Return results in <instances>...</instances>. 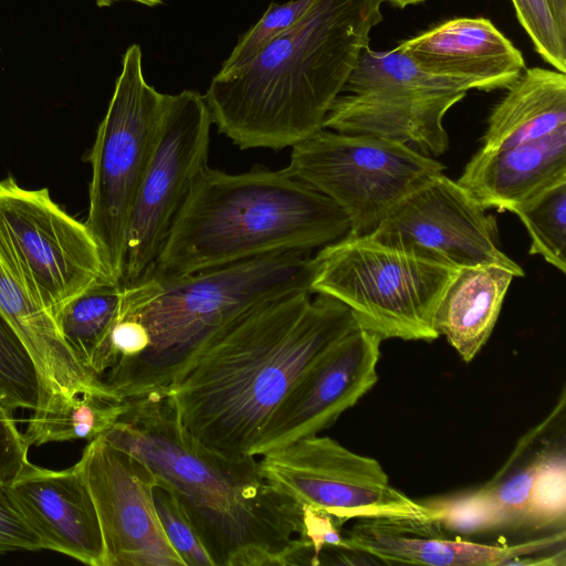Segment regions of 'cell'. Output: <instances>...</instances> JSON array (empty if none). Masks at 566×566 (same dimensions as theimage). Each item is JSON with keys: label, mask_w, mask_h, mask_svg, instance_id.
I'll return each instance as SVG.
<instances>
[{"label": "cell", "mask_w": 566, "mask_h": 566, "mask_svg": "<svg viewBox=\"0 0 566 566\" xmlns=\"http://www.w3.org/2000/svg\"><path fill=\"white\" fill-rule=\"evenodd\" d=\"M349 232L333 200L284 169L232 175L207 166L147 276L174 279L269 253L312 251Z\"/></svg>", "instance_id": "277c9868"}, {"label": "cell", "mask_w": 566, "mask_h": 566, "mask_svg": "<svg viewBox=\"0 0 566 566\" xmlns=\"http://www.w3.org/2000/svg\"><path fill=\"white\" fill-rule=\"evenodd\" d=\"M422 71L468 90L507 88L526 69L522 52L486 18H455L397 46Z\"/></svg>", "instance_id": "ac0fdd59"}, {"label": "cell", "mask_w": 566, "mask_h": 566, "mask_svg": "<svg viewBox=\"0 0 566 566\" xmlns=\"http://www.w3.org/2000/svg\"><path fill=\"white\" fill-rule=\"evenodd\" d=\"M514 213L525 226L531 238L528 253L538 254L559 270L566 272V180L554 184L528 201Z\"/></svg>", "instance_id": "d4e9b609"}, {"label": "cell", "mask_w": 566, "mask_h": 566, "mask_svg": "<svg viewBox=\"0 0 566 566\" xmlns=\"http://www.w3.org/2000/svg\"><path fill=\"white\" fill-rule=\"evenodd\" d=\"M566 513V459L564 448L548 444L542 452L531 485L522 526H564Z\"/></svg>", "instance_id": "484cf974"}, {"label": "cell", "mask_w": 566, "mask_h": 566, "mask_svg": "<svg viewBox=\"0 0 566 566\" xmlns=\"http://www.w3.org/2000/svg\"><path fill=\"white\" fill-rule=\"evenodd\" d=\"M423 503L432 509L434 521L447 533L478 535L509 527L506 517L483 486Z\"/></svg>", "instance_id": "83f0119b"}, {"label": "cell", "mask_w": 566, "mask_h": 566, "mask_svg": "<svg viewBox=\"0 0 566 566\" xmlns=\"http://www.w3.org/2000/svg\"><path fill=\"white\" fill-rule=\"evenodd\" d=\"M0 260L54 317L95 282L109 279L84 222L61 208L48 188L0 180Z\"/></svg>", "instance_id": "30bf717a"}, {"label": "cell", "mask_w": 566, "mask_h": 566, "mask_svg": "<svg viewBox=\"0 0 566 566\" xmlns=\"http://www.w3.org/2000/svg\"><path fill=\"white\" fill-rule=\"evenodd\" d=\"M261 458V473L272 488L342 525L366 518L434 520L430 506L390 484L377 460L331 437L307 436Z\"/></svg>", "instance_id": "8fae6325"}, {"label": "cell", "mask_w": 566, "mask_h": 566, "mask_svg": "<svg viewBox=\"0 0 566 566\" xmlns=\"http://www.w3.org/2000/svg\"><path fill=\"white\" fill-rule=\"evenodd\" d=\"M212 120L205 96L168 95L156 147L129 220L120 283L135 284L153 270L176 217L208 166Z\"/></svg>", "instance_id": "7c38bea8"}, {"label": "cell", "mask_w": 566, "mask_h": 566, "mask_svg": "<svg viewBox=\"0 0 566 566\" xmlns=\"http://www.w3.org/2000/svg\"><path fill=\"white\" fill-rule=\"evenodd\" d=\"M340 549L384 564L497 566L531 564V556L565 539V532L514 545H490L453 538L434 520L366 518L344 534Z\"/></svg>", "instance_id": "2e32d148"}, {"label": "cell", "mask_w": 566, "mask_h": 566, "mask_svg": "<svg viewBox=\"0 0 566 566\" xmlns=\"http://www.w3.org/2000/svg\"><path fill=\"white\" fill-rule=\"evenodd\" d=\"M104 437L143 460L178 499L214 566L307 565L302 511L251 454L213 450L180 423L164 388L130 399Z\"/></svg>", "instance_id": "7a4b0ae2"}, {"label": "cell", "mask_w": 566, "mask_h": 566, "mask_svg": "<svg viewBox=\"0 0 566 566\" xmlns=\"http://www.w3.org/2000/svg\"><path fill=\"white\" fill-rule=\"evenodd\" d=\"M314 274L311 251L291 250L124 285L119 314L144 326L149 345L139 357L111 369L104 382L119 400L166 386L180 360L211 331L261 301L311 291Z\"/></svg>", "instance_id": "5b68a950"}, {"label": "cell", "mask_w": 566, "mask_h": 566, "mask_svg": "<svg viewBox=\"0 0 566 566\" xmlns=\"http://www.w3.org/2000/svg\"><path fill=\"white\" fill-rule=\"evenodd\" d=\"M387 0H315L245 67L214 75L212 124L240 149L292 147L323 128Z\"/></svg>", "instance_id": "3957f363"}, {"label": "cell", "mask_w": 566, "mask_h": 566, "mask_svg": "<svg viewBox=\"0 0 566 566\" xmlns=\"http://www.w3.org/2000/svg\"><path fill=\"white\" fill-rule=\"evenodd\" d=\"M283 169L333 200L348 218L349 234L365 237L444 166L396 140L322 128L292 146Z\"/></svg>", "instance_id": "ba28073f"}, {"label": "cell", "mask_w": 566, "mask_h": 566, "mask_svg": "<svg viewBox=\"0 0 566 566\" xmlns=\"http://www.w3.org/2000/svg\"><path fill=\"white\" fill-rule=\"evenodd\" d=\"M43 549L41 537L22 514L7 483L0 482V555Z\"/></svg>", "instance_id": "1f68e13d"}, {"label": "cell", "mask_w": 566, "mask_h": 566, "mask_svg": "<svg viewBox=\"0 0 566 566\" xmlns=\"http://www.w3.org/2000/svg\"><path fill=\"white\" fill-rule=\"evenodd\" d=\"M168 95L147 83L140 46H128L88 155L92 178L84 223L113 281H122L130 216L156 147Z\"/></svg>", "instance_id": "52a82bcc"}, {"label": "cell", "mask_w": 566, "mask_h": 566, "mask_svg": "<svg viewBox=\"0 0 566 566\" xmlns=\"http://www.w3.org/2000/svg\"><path fill=\"white\" fill-rule=\"evenodd\" d=\"M314 261L311 292L345 304L359 327L382 340L439 337L436 311L457 269L352 234L321 248Z\"/></svg>", "instance_id": "8992f818"}, {"label": "cell", "mask_w": 566, "mask_h": 566, "mask_svg": "<svg viewBox=\"0 0 566 566\" xmlns=\"http://www.w3.org/2000/svg\"><path fill=\"white\" fill-rule=\"evenodd\" d=\"M314 1L272 2L261 19L239 38L217 75L226 76L250 64L270 42L296 22Z\"/></svg>", "instance_id": "f1b7e54d"}, {"label": "cell", "mask_w": 566, "mask_h": 566, "mask_svg": "<svg viewBox=\"0 0 566 566\" xmlns=\"http://www.w3.org/2000/svg\"><path fill=\"white\" fill-rule=\"evenodd\" d=\"M95 1L98 7L103 8V7H109L114 2L125 1V0H95ZM127 1L137 2V3L144 4V6H148V7H155V6L163 3V0H127Z\"/></svg>", "instance_id": "e575fe53"}, {"label": "cell", "mask_w": 566, "mask_h": 566, "mask_svg": "<svg viewBox=\"0 0 566 566\" xmlns=\"http://www.w3.org/2000/svg\"><path fill=\"white\" fill-rule=\"evenodd\" d=\"M93 497L104 542V566H185L159 522L155 473L104 434L75 463Z\"/></svg>", "instance_id": "5bb4252c"}, {"label": "cell", "mask_w": 566, "mask_h": 566, "mask_svg": "<svg viewBox=\"0 0 566 566\" xmlns=\"http://www.w3.org/2000/svg\"><path fill=\"white\" fill-rule=\"evenodd\" d=\"M370 237L457 270L496 264L524 276L499 248L494 217L443 174L399 201Z\"/></svg>", "instance_id": "4fadbf2b"}, {"label": "cell", "mask_w": 566, "mask_h": 566, "mask_svg": "<svg viewBox=\"0 0 566 566\" xmlns=\"http://www.w3.org/2000/svg\"><path fill=\"white\" fill-rule=\"evenodd\" d=\"M566 133V74L525 69L492 109L483 149L504 148Z\"/></svg>", "instance_id": "44dd1931"}, {"label": "cell", "mask_w": 566, "mask_h": 566, "mask_svg": "<svg viewBox=\"0 0 566 566\" xmlns=\"http://www.w3.org/2000/svg\"><path fill=\"white\" fill-rule=\"evenodd\" d=\"M468 91L458 82L422 71L397 46L389 51L367 46L323 128L374 135L430 157L440 156L449 148L443 117Z\"/></svg>", "instance_id": "9c48e42d"}, {"label": "cell", "mask_w": 566, "mask_h": 566, "mask_svg": "<svg viewBox=\"0 0 566 566\" xmlns=\"http://www.w3.org/2000/svg\"><path fill=\"white\" fill-rule=\"evenodd\" d=\"M387 1H389L392 6H395L397 8L403 9L407 6L418 4V3L424 2L427 0H387Z\"/></svg>", "instance_id": "d590c367"}, {"label": "cell", "mask_w": 566, "mask_h": 566, "mask_svg": "<svg viewBox=\"0 0 566 566\" xmlns=\"http://www.w3.org/2000/svg\"><path fill=\"white\" fill-rule=\"evenodd\" d=\"M517 20L536 52L555 70L566 73V31L555 17L549 0H512Z\"/></svg>", "instance_id": "4dcf8cb0"}, {"label": "cell", "mask_w": 566, "mask_h": 566, "mask_svg": "<svg viewBox=\"0 0 566 566\" xmlns=\"http://www.w3.org/2000/svg\"><path fill=\"white\" fill-rule=\"evenodd\" d=\"M7 488L45 549L90 566H104L96 507L77 467L43 468L28 461Z\"/></svg>", "instance_id": "e0dca14e"}, {"label": "cell", "mask_w": 566, "mask_h": 566, "mask_svg": "<svg viewBox=\"0 0 566 566\" xmlns=\"http://www.w3.org/2000/svg\"><path fill=\"white\" fill-rule=\"evenodd\" d=\"M514 277L510 269L484 264L459 269L449 283L434 326L463 361L470 363L490 338Z\"/></svg>", "instance_id": "7402d4cb"}, {"label": "cell", "mask_w": 566, "mask_h": 566, "mask_svg": "<svg viewBox=\"0 0 566 566\" xmlns=\"http://www.w3.org/2000/svg\"><path fill=\"white\" fill-rule=\"evenodd\" d=\"M0 313L28 350L39 378L33 412H55L83 394L116 399L107 385L88 374L66 344L55 317L39 304L0 260Z\"/></svg>", "instance_id": "d6986e66"}, {"label": "cell", "mask_w": 566, "mask_h": 566, "mask_svg": "<svg viewBox=\"0 0 566 566\" xmlns=\"http://www.w3.org/2000/svg\"><path fill=\"white\" fill-rule=\"evenodd\" d=\"M559 27L566 31V0H549Z\"/></svg>", "instance_id": "836d02e7"}, {"label": "cell", "mask_w": 566, "mask_h": 566, "mask_svg": "<svg viewBox=\"0 0 566 566\" xmlns=\"http://www.w3.org/2000/svg\"><path fill=\"white\" fill-rule=\"evenodd\" d=\"M128 406V400L83 394L63 410L32 412L22 433L29 448L76 439L91 441L115 426Z\"/></svg>", "instance_id": "cb8c5ba5"}, {"label": "cell", "mask_w": 566, "mask_h": 566, "mask_svg": "<svg viewBox=\"0 0 566 566\" xmlns=\"http://www.w3.org/2000/svg\"><path fill=\"white\" fill-rule=\"evenodd\" d=\"M39 378L19 336L0 313V402L8 409L34 410Z\"/></svg>", "instance_id": "4316f807"}, {"label": "cell", "mask_w": 566, "mask_h": 566, "mask_svg": "<svg viewBox=\"0 0 566 566\" xmlns=\"http://www.w3.org/2000/svg\"><path fill=\"white\" fill-rule=\"evenodd\" d=\"M124 296L120 282L103 279L72 298L56 315L59 328L84 369L103 380L111 368L109 335Z\"/></svg>", "instance_id": "603a6c76"}, {"label": "cell", "mask_w": 566, "mask_h": 566, "mask_svg": "<svg viewBox=\"0 0 566 566\" xmlns=\"http://www.w3.org/2000/svg\"><path fill=\"white\" fill-rule=\"evenodd\" d=\"M381 342L359 326L344 336L290 389L250 454L261 457L332 427L377 382Z\"/></svg>", "instance_id": "9a60e30c"}, {"label": "cell", "mask_w": 566, "mask_h": 566, "mask_svg": "<svg viewBox=\"0 0 566 566\" xmlns=\"http://www.w3.org/2000/svg\"><path fill=\"white\" fill-rule=\"evenodd\" d=\"M563 180L566 133L504 148H479L457 182L483 208L514 212Z\"/></svg>", "instance_id": "ffe728a7"}, {"label": "cell", "mask_w": 566, "mask_h": 566, "mask_svg": "<svg viewBox=\"0 0 566 566\" xmlns=\"http://www.w3.org/2000/svg\"><path fill=\"white\" fill-rule=\"evenodd\" d=\"M154 502L161 527L185 566H214L197 528L174 493L157 482Z\"/></svg>", "instance_id": "f546056e"}, {"label": "cell", "mask_w": 566, "mask_h": 566, "mask_svg": "<svg viewBox=\"0 0 566 566\" xmlns=\"http://www.w3.org/2000/svg\"><path fill=\"white\" fill-rule=\"evenodd\" d=\"M310 290L261 301L206 335L164 388L185 429L207 447L250 454L290 389L358 325L350 310Z\"/></svg>", "instance_id": "6da1fadb"}, {"label": "cell", "mask_w": 566, "mask_h": 566, "mask_svg": "<svg viewBox=\"0 0 566 566\" xmlns=\"http://www.w3.org/2000/svg\"><path fill=\"white\" fill-rule=\"evenodd\" d=\"M29 446L13 411L0 402V482L11 481L29 461Z\"/></svg>", "instance_id": "d6a6232c"}]
</instances>
